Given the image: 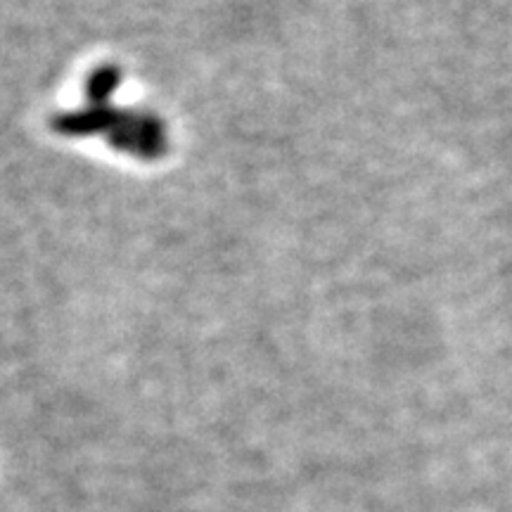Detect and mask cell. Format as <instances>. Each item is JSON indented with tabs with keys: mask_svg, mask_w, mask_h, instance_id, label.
<instances>
[{
	"mask_svg": "<svg viewBox=\"0 0 512 512\" xmlns=\"http://www.w3.org/2000/svg\"><path fill=\"white\" fill-rule=\"evenodd\" d=\"M124 110L112 105H86L81 110H69L53 117L55 133L64 138H91V136H110L119 126Z\"/></svg>",
	"mask_w": 512,
	"mask_h": 512,
	"instance_id": "2",
	"label": "cell"
},
{
	"mask_svg": "<svg viewBox=\"0 0 512 512\" xmlns=\"http://www.w3.org/2000/svg\"><path fill=\"white\" fill-rule=\"evenodd\" d=\"M112 147L143 162H157L169 152L164 121L152 112L124 110L119 126L107 136Z\"/></svg>",
	"mask_w": 512,
	"mask_h": 512,
	"instance_id": "1",
	"label": "cell"
},
{
	"mask_svg": "<svg viewBox=\"0 0 512 512\" xmlns=\"http://www.w3.org/2000/svg\"><path fill=\"white\" fill-rule=\"evenodd\" d=\"M121 79H124V74L117 64H102V67L93 69L86 81L88 105H110V98L117 93Z\"/></svg>",
	"mask_w": 512,
	"mask_h": 512,
	"instance_id": "3",
	"label": "cell"
}]
</instances>
